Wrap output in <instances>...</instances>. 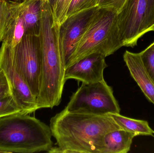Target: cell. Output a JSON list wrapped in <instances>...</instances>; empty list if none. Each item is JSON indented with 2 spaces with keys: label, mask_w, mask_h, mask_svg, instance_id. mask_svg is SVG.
Returning <instances> with one entry per match:
<instances>
[{
  "label": "cell",
  "mask_w": 154,
  "mask_h": 153,
  "mask_svg": "<svg viewBox=\"0 0 154 153\" xmlns=\"http://www.w3.org/2000/svg\"><path fill=\"white\" fill-rule=\"evenodd\" d=\"M50 127L57 146L49 153H102L105 135L121 129L109 115L71 112L65 108L51 118Z\"/></svg>",
  "instance_id": "cell-1"
},
{
  "label": "cell",
  "mask_w": 154,
  "mask_h": 153,
  "mask_svg": "<svg viewBox=\"0 0 154 153\" xmlns=\"http://www.w3.org/2000/svg\"><path fill=\"white\" fill-rule=\"evenodd\" d=\"M59 25L48 4H42L39 37L42 53V71L39 93L37 99L39 109L53 108L60 104L65 79V64L60 50Z\"/></svg>",
  "instance_id": "cell-2"
},
{
  "label": "cell",
  "mask_w": 154,
  "mask_h": 153,
  "mask_svg": "<svg viewBox=\"0 0 154 153\" xmlns=\"http://www.w3.org/2000/svg\"><path fill=\"white\" fill-rule=\"evenodd\" d=\"M50 127L29 114L0 118V152H48L53 146Z\"/></svg>",
  "instance_id": "cell-3"
},
{
  "label": "cell",
  "mask_w": 154,
  "mask_h": 153,
  "mask_svg": "<svg viewBox=\"0 0 154 153\" xmlns=\"http://www.w3.org/2000/svg\"><path fill=\"white\" fill-rule=\"evenodd\" d=\"M117 14L111 9L98 8L68 67L91 54H100L106 57L124 46L118 26Z\"/></svg>",
  "instance_id": "cell-4"
},
{
  "label": "cell",
  "mask_w": 154,
  "mask_h": 153,
  "mask_svg": "<svg viewBox=\"0 0 154 153\" xmlns=\"http://www.w3.org/2000/svg\"><path fill=\"white\" fill-rule=\"evenodd\" d=\"M65 109L69 112L99 116L119 114L120 111L113 89L105 80L82 83L73 93Z\"/></svg>",
  "instance_id": "cell-5"
},
{
  "label": "cell",
  "mask_w": 154,
  "mask_h": 153,
  "mask_svg": "<svg viewBox=\"0 0 154 153\" xmlns=\"http://www.w3.org/2000/svg\"><path fill=\"white\" fill-rule=\"evenodd\" d=\"M7 46L15 67L37 99L39 93L42 71V53L39 36L25 34L16 46Z\"/></svg>",
  "instance_id": "cell-6"
},
{
  "label": "cell",
  "mask_w": 154,
  "mask_h": 153,
  "mask_svg": "<svg viewBox=\"0 0 154 153\" xmlns=\"http://www.w3.org/2000/svg\"><path fill=\"white\" fill-rule=\"evenodd\" d=\"M117 22L124 46L134 47L140 38L152 31L147 19V0H127L118 13Z\"/></svg>",
  "instance_id": "cell-7"
},
{
  "label": "cell",
  "mask_w": 154,
  "mask_h": 153,
  "mask_svg": "<svg viewBox=\"0 0 154 153\" xmlns=\"http://www.w3.org/2000/svg\"><path fill=\"white\" fill-rule=\"evenodd\" d=\"M0 69L6 76L11 93L22 114H29L38 110L37 99L15 67L8 46L2 43L0 48Z\"/></svg>",
  "instance_id": "cell-8"
},
{
  "label": "cell",
  "mask_w": 154,
  "mask_h": 153,
  "mask_svg": "<svg viewBox=\"0 0 154 153\" xmlns=\"http://www.w3.org/2000/svg\"><path fill=\"white\" fill-rule=\"evenodd\" d=\"M98 8L95 7L69 16L60 25V50L65 68L68 66L81 39Z\"/></svg>",
  "instance_id": "cell-9"
},
{
  "label": "cell",
  "mask_w": 154,
  "mask_h": 153,
  "mask_svg": "<svg viewBox=\"0 0 154 153\" xmlns=\"http://www.w3.org/2000/svg\"><path fill=\"white\" fill-rule=\"evenodd\" d=\"M106 57L97 53L86 56L66 68L65 80L75 79L86 84L103 81L104 71L108 66Z\"/></svg>",
  "instance_id": "cell-10"
},
{
  "label": "cell",
  "mask_w": 154,
  "mask_h": 153,
  "mask_svg": "<svg viewBox=\"0 0 154 153\" xmlns=\"http://www.w3.org/2000/svg\"><path fill=\"white\" fill-rule=\"evenodd\" d=\"M123 57L131 76L145 96L154 105V81L143 65L139 53L126 50Z\"/></svg>",
  "instance_id": "cell-11"
},
{
  "label": "cell",
  "mask_w": 154,
  "mask_h": 153,
  "mask_svg": "<svg viewBox=\"0 0 154 153\" xmlns=\"http://www.w3.org/2000/svg\"><path fill=\"white\" fill-rule=\"evenodd\" d=\"M26 33L21 1H11V12L2 43L14 46Z\"/></svg>",
  "instance_id": "cell-12"
},
{
  "label": "cell",
  "mask_w": 154,
  "mask_h": 153,
  "mask_svg": "<svg viewBox=\"0 0 154 153\" xmlns=\"http://www.w3.org/2000/svg\"><path fill=\"white\" fill-rule=\"evenodd\" d=\"M137 136L134 133L118 129L107 133L104 137L102 153H126L130 151L133 139Z\"/></svg>",
  "instance_id": "cell-13"
},
{
  "label": "cell",
  "mask_w": 154,
  "mask_h": 153,
  "mask_svg": "<svg viewBox=\"0 0 154 153\" xmlns=\"http://www.w3.org/2000/svg\"><path fill=\"white\" fill-rule=\"evenodd\" d=\"M20 1L25 34L39 35L42 0H22Z\"/></svg>",
  "instance_id": "cell-14"
},
{
  "label": "cell",
  "mask_w": 154,
  "mask_h": 153,
  "mask_svg": "<svg viewBox=\"0 0 154 153\" xmlns=\"http://www.w3.org/2000/svg\"><path fill=\"white\" fill-rule=\"evenodd\" d=\"M109 115L123 130L134 133L137 136H154V131L150 127L148 122L146 120L130 118L120 114H110Z\"/></svg>",
  "instance_id": "cell-15"
},
{
  "label": "cell",
  "mask_w": 154,
  "mask_h": 153,
  "mask_svg": "<svg viewBox=\"0 0 154 153\" xmlns=\"http://www.w3.org/2000/svg\"><path fill=\"white\" fill-rule=\"evenodd\" d=\"M21 113V109L11 94L0 98V118Z\"/></svg>",
  "instance_id": "cell-16"
},
{
  "label": "cell",
  "mask_w": 154,
  "mask_h": 153,
  "mask_svg": "<svg viewBox=\"0 0 154 153\" xmlns=\"http://www.w3.org/2000/svg\"><path fill=\"white\" fill-rule=\"evenodd\" d=\"M98 2L99 0H72L68 9L66 18L82 11L98 7Z\"/></svg>",
  "instance_id": "cell-17"
},
{
  "label": "cell",
  "mask_w": 154,
  "mask_h": 153,
  "mask_svg": "<svg viewBox=\"0 0 154 153\" xmlns=\"http://www.w3.org/2000/svg\"><path fill=\"white\" fill-rule=\"evenodd\" d=\"M139 55L143 65L154 81V42Z\"/></svg>",
  "instance_id": "cell-18"
},
{
  "label": "cell",
  "mask_w": 154,
  "mask_h": 153,
  "mask_svg": "<svg viewBox=\"0 0 154 153\" xmlns=\"http://www.w3.org/2000/svg\"><path fill=\"white\" fill-rule=\"evenodd\" d=\"M11 12V1L0 0V42L2 41Z\"/></svg>",
  "instance_id": "cell-19"
},
{
  "label": "cell",
  "mask_w": 154,
  "mask_h": 153,
  "mask_svg": "<svg viewBox=\"0 0 154 153\" xmlns=\"http://www.w3.org/2000/svg\"><path fill=\"white\" fill-rule=\"evenodd\" d=\"M72 0H59L56 9L53 13L55 20L59 25L66 18V14L69 6Z\"/></svg>",
  "instance_id": "cell-20"
},
{
  "label": "cell",
  "mask_w": 154,
  "mask_h": 153,
  "mask_svg": "<svg viewBox=\"0 0 154 153\" xmlns=\"http://www.w3.org/2000/svg\"><path fill=\"white\" fill-rule=\"evenodd\" d=\"M127 0H99L98 7L114 10L118 13L124 6Z\"/></svg>",
  "instance_id": "cell-21"
},
{
  "label": "cell",
  "mask_w": 154,
  "mask_h": 153,
  "mask_svg": "<svg viewBox=\"0 0 154 153\" xmlns=\"http://www.w3.org/2000/svg\"><path fill=\"white\" fill-rule=\"evenodd\" d=\"M11 94L9 84L2 70L0 69V98Z\"/></svg>",
  "instance_id": "cell-22"
},
{
  "label": "cell",
  "mask_w": 154,
  "mask_h": 153,
  "mask_svg": "<svg viewBox=\"0 0 154 153\" xmlns=\"http://www.w3.org/2000/svg\"><path fill=\"white\" fill-rule=\"evenodd\" d=\"M147 19L152 31H154V0H147Z\"/></svg>",
  "instance_id": "cell-23"
},
{
  "label": "cell",
  "mask_w": 154,
  "mask_h": 153,
  "mask_svg": "<svg viewBox=\"0 0 154 153\" xmlns=\"http://www.w3.org/2000/svg\"><path fill=\"white\" fill-rule=\"evenodd\" d=\"M59 0H48L52 13L54 12Z\"/></svg>",
  "instance_id": "cell-24"
},
{
  "label": "cell",
  "mask_w": 154,
  "mask_h": 153,
  "mask_svg": "<svg viewBox=\"0 0 154 153\" xmlns=\"http://www.w3.org/2000/svg\"><path fill=\"white\" fill-rule=\"evenodd\" d=\"M14 1H21L22 0H14Z\"/></svg>",
  "instance_id": "cell-25"
}]
</instances>
